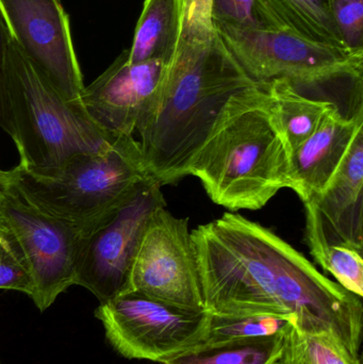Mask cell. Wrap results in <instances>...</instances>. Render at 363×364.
Segmentation results:
<instances>
[{
  "instance_id": "6da1fadb",
  "label": "cell",
  "mask_w": 363,
  "mask_h": 364,
  "mask_svg": "<svg viewBox=\"0 0 363 364\" xmlns=\"http://www.w3.org/2000/svg\"><path fill=\"white\" fill-rule=\"evenodd\" d=\"M191 235L207 314L285 316L300 331L332 333L359 355L362 299L276 233L228 211Z\"/></svg>"
},
{
  "instance_id": "7a4b0ae2",
  "label": "cell",
  "mask_w": 363,
  "mask_h": 364,
  "mask_svg": "<svg viewBox=\"0 0 363 364\" xmlns=\"http://www.w3.org/2000/svg\"><path fill=\"white\" fill-rule=\"evenodd\" d=\"M257 83L217 36L212 0H183L176 48L136 126L151 178L163 186L188 176L228 100Z\"/></svg>"
},
{
  "instance_id": "3957f363",
  "label": "cell",
  "mask_w": 363,
  "mask_h": 364,
  "mask_svg": "<svg viewBox=\"0 0 363 364\" xmlns=\"http://www.w3.org/2000/svg\"><path fill=\"white\" fill-rule=\"evenodd\" d=\"M292 155L268 82L234 94L188 170L217 205L259 210L290 188Z\"/></svg>"
},
{
  "instance_id": "277c9868",
  "label": "cell",
  "mask_w": 363,
  "mask_h": 364,
  "mask_svg": "<svg viewBox=\"0 0 363 364\" xmlns=\"http://www.w3.org/2000/svg\"><path fill=\"white\" fill-rule=\"evenodd\" d=\"M6 175L30 205L76 229L83 237L151 178L140 144L128 136H119L96 153L78 154L53 170L36 172L17 164Z\"/></svg>"
},
{
  "instance_id": "5b68a950",
  "label": "cell",
  "mask_w": 363,
  "mask_h": 364,
  "mask_svg": "<svg viewBox=\"0 0 363 364\" xmlns=\"http://www.w3.org/2000/svg\"><path fill=\"white\" fill-rule=\"evenodd\" d=\"M2 129L18 151V164L36 172L60 168L78 154L102 151L121 136L102 129L81 102L66 100L12 38L6 61Z\"/></svg>"
},
{
  "instance_id": "8992f818",
  "label": "cell",
  "mask_w": 363,
  "mask_h": 364,
  "mask_svg": "<svg viewBox=\"0 0 363 364\" xmlns=\"http://www.w3.org/2000/svg\"><path fill=\"white\" fill-rule=\"evenodd\" d=\"M213 23L226 48L256 82L286 79L294 85H315L340 78L362 82L363 53L281 30Z\"/></svg>"
},
{
  "instance_id": "52a82bcc",
  "label": "cell",
  "mask_w": 363,
  "mask_h": 364,
  "mask_svg": "<svg viewBox=\"0 0 363 364\" xmlns=\"http://www.w3.org/2000/svg\"><path fill=\"white\" fill-rule=\"evenodd\" d=\"M95 318L115 352L127 359L164 361L204 340L210 316L127 292L100 303Z\"/></svg>"
},
{
  "instance_id": "ba28073f",
  "label": "cell",
  "mask_w": 363,
  "mask_h": 364,
  "mask_svg": "<svg viewBox=\"0 0 363 364\" xmlns=\"http://www.w3.org/2000/svg\"><path fill=\"white\" fill-rule=\"evenodd\" d=\"M162 186L143 181L106 220L83 237L75 284L87 289L99 303L127 292L130 272L149 220L166 207Z\"/></svg>"
},
{
  "instance_id": "9c48e42d",
  "label": "cell",
  "mask_w": 363,
  "mask_h": 364,
  "mask_svg": "<svg viewBox=\"0 0 363 364\" xmlns=\"http://www.w3.org/2000/svg\"><path fill=\"white\" fill-rule=\"evenodd\" d=\"M0 218L31 276L32 301L44 312L74 286L83 237L30 205L10 182L0 200Z\"/></svg>"
},
{
  "instance_id": "30bf717a",
  "label": "cell",
  "mask_w": 363,
  "mask_h": 364,
  "mask_svg": "<svg viewBox=\"0 0 363 364\" xmlns=\"http://www.w3.org/2000/svg\"><path fill=\"white\" fill-rule=\"evenodd\" d=\"M127 292L187 311L206 312L189 218H176L166 205L153 213L134 258Z\"/></svg>"
},
{
  "instance_id": "8fae6325",
  "label": "cell",
  "mask_w": 363,
  "mask_h": 364,
  "mask_svg": "<svg viewBox=\"0 0 363 364\" xmlns=\"http://www.w3.org/2000/svg\"><path fill=\"white\" fill-rule=\"evenodd\" d=\"M11 38L53 87L80 102L85 85L70 19L60 0H0Z\"/></svg>"
},
{
  "instance_id": "7c38bea8",
  "label": "cell",
  "mask_w": 363,
  "mask_h": 364,
  "mask_svg": "<svg viewBox=\"0 0 363 364\" xmlns=\"http://www.w3.org/2000/svg\"><path fill=\"white\" fill-rule=\"evenodd\" d=\"M162 60L130 63L127 49L83 90L81 105L104 132L134 136L163 76Z\"/></svg>"
},
{
  "instance_id": "4fadbf2b",
  "label": "cell",
  "mask_w": 363,
  "mask_h": 364,
  "mask_svg": "<svg viewBox=\"0 0 363 364\" xmlns=\"http://www.w3.org/2000/svg\"><path fill=\"white\" fill-rule=\"evenodd\" d=\"M362 132V104L351 117L342 115L336 106L322 119L315 132L294 151L290 188L303 203L324 192Z\"/></svg>"
},
{
  "instance_id": "5bb4252c",
  "label": "cell",
  "mask_w": 363,
  "mask_h": 364,
  "mask_svg": "<svg viewBox=\"0 0 363 364\" xmlns=\"http://www.w3.org/2000/svg\"><path fill=\"white\" fill-rule=\"evenodd\" d=\"M311 201L319 211L328 243L362 252L363 132L327 188Z\"/></svg>"
},
{
  "instance_id": "9a60e30c",
  "label": "cell",
  "mask_w": 363,
  "mask_h": 364,
  "mask_svg": "<svg viewBox=\"0 0 363 364\" xmlns=\"http://www.w3.org/2000/svg\"><path fill=\"white\" fill-rule=\"evenodd\" d=\"M269 29L349 50L335 23L330 0H257ZM351 51V50H350Z\"/></svg>"
},
{
  "instance_id": "2e32d148",
  "label": "cell",
  "mask_w": 363,
  "mask_h": 364,
  "mask_svg": "<svg viewBox=\"0 0 363 364\" xmlns=\"http://www.w3.org/2000/svg\"><path fill=\"white\" fill-rule=\"evenodd\" d=\"M183 10V0H145L131 47L127 49L128 61L168 62L176 48Z\"/></svg>"
},
{
  "instance_id": "e0dca14e",
  "label": "cell",
  "mask_w": 363,
  "mask_h": 364,
  "mask_svg": "<svg viewBox=\"0 0 363 364\" xmlns=\"http://www.w3.org/2000/svg\"><path fill=\"white\" fill-rule=\"evenodd\" d=\"M306 214L305 241L311 256L324 271L334 276L337 284L347 292L363 297V259L362 250L326 241L319 211L313 201L304 203Z\"/></svg>"
},
{
  "instance_id": "ac0fdd59",
  "label": "cell",
  "mask_w": 363,
  "mask_h": 364,
  "mask_svg": "<svg viewBox=\"0 0 363 364\" xmlns=\"http://www.w3.org/2000/svg\"><path fill=\"white\" fill-rule=\"evenodd\" d=\"M268 90L276 105L279 121L291 155L315 132L322 119L336 105L303 95L296 85L286 79L268 82Z\"/></svg>"
},
{
  "instance_id": "d6986e66",
  "label": "cell",
  "mask_w": 363,
  "mask_h": 364,
  "mask_svg": "<svg viewBox=\"0 0 363 364\" xmlns=\"http://www.w3.org/2000/svg\"><path fill=\"white\" fill-rule=\"evenodd\" d=\"M285 333L197 344L161 364H276L283 350Z\"/></svg>"
},
{
  "instance_id": "ffe728a7",
  "label": "cell",
  "mask_w": 363,
  "mask_h": 364,
  "mask_svg": "<svg viewBox=\"0 0 363 364\" xmlns=\"http://www.w3.org/2000/svg\"><path fill=\"white\" fill-rule=\"evenodd\" d=\"M276 364H362L336 336L325 331H304L290 324Z\"/></svg>"
},
{
  "instance_id": "44dd1931",
  "label": "cell",
  "mask_w": 363,
  "mask_h": 364,
  "mask_svg": "<svg viewBox=\"0 0 363 364\" xmlns=\"http://www.w3.org/2000/svg\"><path fill=\"white\" fill-rule=\"evenodd\" d=\"M210 316L208 331L200 344L217 343L247 338L269 337L287 331L294 320L285 316Z\"/></svg>"
},
{
  "instance_id": "7402d4cb",
  "label": "cell",
  "mask_w": 363,
  "mask_h": 364,
  "mask_svg": "<svg viewBox=\"0 0 363 364\" xmlns=\"http://www.w3.org/2000/svg\"><path fill=\"white\" fill-rule=\"evenodd\" d=\"M0 289L18 291L30 297L33 293L31 276L8 231L0 233Z\"/></svg>"
},
{
  "instance_id": "603a6c76",
  "label": "cell",
  "mask_w": 363,
  "mask_h": 364,
  "mask_svg": "<svg viewBox=\"0 0 363 364\" xmlns=\"http://www.w3.org/2000/svg\"><path fill=\"white\" fill-rule=\"evenodd\" d=\"M335 23L349 50L363 53V0H330Z\"/></svg>"
},
{
  "instance_id": "cb8c5ba5",
  "label": "cell",
  "mask_w": 363,
  "mask_h": 364,
  "mask_svg": "<svg viewBox=\"0 0 363 364\" xmlns=\"http://www.w3.org/2000/svg\"><path fill=\"white\" fill-rule=\"evenodd\" d=\"M212 19L237 28H266L257 0H212Z\"/></svg>"
},
{
  "instance_id": "d4e9b609",
  "label": "cell",
  "mask_w": 363,
  "mask_h": 364,
  "mask_svg": "<svg viewBox=\"0 0 363 364\" xmlns=\"http://www.w3.org/2000/svg\"><path fill=\"white\" fill-rule=\"evenodd\" d=\"M11 36L8 26L0 11V127L4 123V85H6V61H8L9 47Z\"/></svg>"
},
{
  "instance_id": "484cf974",
  "label": "cell",
  "mask_w": 363,
  "mask_h": 364,
  "mask_svg": "<svg viewBox=\"0 0 363 364\" xmlns=\"http://www.w3.org/2000/svg\"><path fill=\"white\" fill-rule=\"evenodd\" d=\"M9 186L8 175H6V171L0 170V200L4 197V193H6V188Z\"/></svg>"
},
{
  "instance_id": "4316f807",
  "label": "cell",
  "mask_w": 363,
  "mask_h": 364,
  "mask_svg": "<svg viewBox=\"0 0 363 364\" xmlns=\"http://www.w3.org/2000/svg\"><path fill=\"white\" fill-rule=\"evenodd\" d=\"M4 232H6V228L4 225V222H2L1 218H0V233Z\"/></svg>"
}]
</instances>
